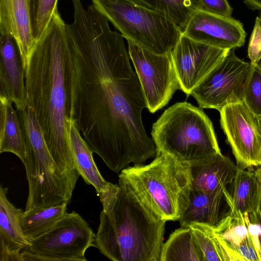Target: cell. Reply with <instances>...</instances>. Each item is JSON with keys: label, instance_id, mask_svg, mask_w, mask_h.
I'll return each mask as SVG.
<instances>
[{"label": "cell", "instance_id": "836d02e7", "mask_svg": "<svg viewBox=\"0 0 261 261\" xmlns=\"http://www.w3.org/2000/svg\"><path fill=\"white\" fill-rule=\"evenodd\" d=\"M254 172H255L257 177L261 183V166L256 167L254 170Z\"/></svg>", "mask_w": 261, "mask_h": 261}, {"label": "cell", "instance_id": "484cf974", "mask_svg": "<svg viewBox=\"0 0 261 261\" xmlns=\"http://www.w3.org/2000/svg\"><path fill=\"white\" fill-rule=\"evenodd\" d=\"M204 256V261H224V242L214 232L212 227L197 223L189 226Z\"/></svg>", "mask_w": 261, "mask_h": 261}, {"label": "cell", "instance_id": "4fadbf2b", "mask_svg": "<svg viewBox=\"0 0 261 261\" xmlns=\"http://www.w3.org/2000/svg\"><path fill=\"white\" fill-rule=\"evenodd\" d=\"M182 34L197 41L229 50L242 46L246 36L240 21L201 9L191 16Z\"/></svg>", "mask_w": 261, "mask_h": 261}, {"label": "cell", "instance_id": "d590c367", "mask_svg": "<svg viewBox=\"0 0 261 261\" xmlns=\"http://www.w3.org/2000/svg\"><path fill=\"white\" fill-rule=\"evenodd\" d=\"M259 211H260V214H261V202H260V206H259Z\"/></svg>", "mask_w": 261, "mask_h": 261}, {"label": "cell", "instance_id": "8992f818", "mask_svg": "<svg viewBox=\"0 0 261 261\" xmlns=\"http://www.w3.org/2000/svg\"><path fill=\"white\" fill-rule=\"evenodd\" d=\"M17 111L26 149L24 166L29 193L25 211L69 204L77 181L56 164L31 108L27 105Z\"/></svg>", "mask_w": 261, "mask_h": 261}, {"label": "cell", "instance_id": "7c38bea8", "mask_svg": "<svg viewBox=\"0 0 261 261\" xmlns=\"http://www.w3.org/2000/svg\"><path fill=\"white\" fill-rule=\"evenodd\" d=\"M229 50L197 41L181 34L171 53L180 90L191 95Z\"/></svg>", "mask_w": 261, "mask_h": 261}, {"label": "cell", "instance_id": "1f68e13d", "mask_svg": "<svg viewBox=\"0 0 261 261\" xmlns=\"http://www.w3.org/2000/svg\"><path fill=\"white\" fill-rule=\"evenodd\" d=\"M200 9L208 13L231 17L232 8L227 0H199Z\"/></svg>", "mask_w": 261, "mask_h": 261}, {"label": "cell", "instance_id": "83f0119b", "mask_svg": "<svg viewBox=\"0 0 261 261\" xmlns=\"http://www.w3.org/2000/svg\"><path fill=\"white\" fill-rule=\"evenodd\" d=\"M99 225L95 234L94 247L107 258L113 261H121L119 246L107 214L100 213Z\"/></svg>", "mask_w": 261, "mask_h": 261}, {"label": "cell", "instance_id": "7402d4cb", "mask_svg": "<svg viewBox=\"0 0 261 261\" xmlns=\"http://www.w3.org/2000/svg\"><path fill=\"white\" fill-rule=\"evenodd\" d=\"M160 261H204L191 228L182 227L176 229L163 244Z\"/></svg>", "mask_w": 261, "mask_h": 261}, {"label": "cell", "instance_id": "f1b7e54d", "mask_svg": "<svg viewBox=\"0 0 261 261\" xmlns=\"http://www.w3.org/2000/svg\"><path fill=\"white\" fill-rule=\"evenodd\" d=\"M243 102L256 118L261 117V63L259 62L251 63L244 89Z\"/></svg>", "mask_w": 261, "mask_h": 261}, {"label": "cell", "instance_id": "5bb4252c", "mask_svg": "<svg viewBox=\"0 0 261 261\" xmlns=\"http://www.w3.org/2000/svg\"><path fill=\"white\" fill-rule=\"evenodd\" d=\"M0 55V97L22 110L28 105L25 71L19 46L11 36L1 34Z\"/></svg>", "mask_w": 261, "mask_h": 261}, {"label": "cell", "instance_id": "e0dca14e", "mask_svg": "<svg viewBox=\"0 0 261 261\" xmlns=\"http://www.w3.org/2000/svg\"><path fill=\"white\" fill-rule=\"evenodd\" d=\"M238 167L229 157L216 154L192 167L193 189L207 193L228 192Z\"/></svg>", "mask_w": 261, "mask_h": 261}, {"label": "cell", "instance_id": "44dd1931", "mask_svg": "<svg viewBox=\"0 0 261 261\" xmlns=\"http://www.w3.org/2000/svg\"><path fill=\"white\" fill-rule=\"evenodd\" d=\"M232 205L242 214L259 208L261 183L254 170L238 168L232 184Z\"/></svg>", "mask_w": 261, "mask_h": 261}, {"label": "cell", "instance_id": "9c48e42d", "mask_svg": "<svg viewBox=\"0 0 261 261\" xmlns=\"http://www.w3.org/2000/svg\"><path fill=\"white\" fill-rule=\"evenodd\" d=\"M128 54L151 113L166 106L180 84L171 53H151L127 41Z\"/></svg>", "mask_w": 261, "mask_h": 261}, {"label": "cell", "instance_id": "2e32d148", "mask_svg": "<svg viewBox=\"0 0 261 261\" xmlns=\"http://www.w3.org/2000/svg\"><path fill=\"white\" fill-rule=\"evenodd\" d=\"M8 189L0 187V261H22L21 251L30 245L20 223L21 208L8 199Z\"/></svg>", "mask_w": 261, "mask_h": 261}, {"label": "cell", "instance_id": "6da1fadb", "mask_svg": "<svg viewBox=\"0 0 261 261\" xmlns=\"http://www.w3.org/2000/svg\"><path fill=\"white\" fill-rule=\"evenodd\" d=\"M66 24L72 62L73 116L92 151L115 173L155 156L145 130L144 95L121 33L93 5L74 6Z\"/></svg>", "mask_w": 261, "mask_h": 261}, {"label": "cell", "instance_id": "f546056e", "mask_svg": "<svg viewBox=\"0 0 261 261\" xmlns=\"http://www.w3.org/2000/svg\"><path fill=\"white\" fill-rule=\"evenodd\" d=\"M248 56L251 63L261 59V13L256 18L248 44Z\"/></svg>", "mask_w": 261, "mask_h": 261}, {"label": "cell", "instance_id": "277c9868", "mask_svg": "<svg viewBox=\"0 0 261 261\" xmlns=\"http://www.w3.org/2000/svg\"><path fill=\"white\" fill-rule=\"evenodd\" d=\"M157 153L191 167L221 153L211 120L201 108L186 101L170 107L153 124Z\"/></svg>", "mask_w": 261, "mask_h": 261}, {"label": "cell", "instance_id": "ac0fdd59", "mask_svg": "<svg viewBox=\"0 0 261 261\" xmlns=\"http://www.w3.org/2000/svg\"><path fill=\"white\" fill-rule=\"evenodd\" d=\"M230 208L224 193H207L192 188L189 205L178 221L182 227L197 223L215 227Z\"/></svg>", "mask_w": 261, "mask_h": 261}, {"label": "cell", "instance_id": "ba28073f", "mask_svg": "<svg viewBox=\"0 0 261 261\" xmlns=\"http://www.w3.org/2000/svg\"><path fill=\"white\" fill-rule=\"evenodd\" d=\"M95 234L74 211L67 213L51 229L30 241L21 252L22 261H86V250L94 247Z\"/></svg>", "mask_w": 261, "mask_h": 261}, {"label": "cell", "instance_id": "52a82bcc", "mask_svg": "<svg viewBox=\"0 0 261 261\" xmlns=\"http://www.w3.org/2000/svg\"><path fill=\"white\" fill-rule=\"evenodd\" d=\"M127 41L151 53H171L182 32L166 15L133 0H92Z\"/></svg>", "mask_w": 261, "mask_h": 261}, {"label": "cell", "instance_id": "4dcf8cb0", "mask_svg": "<svg viewBox=\"0 0 261 261\" xmlns=\"http://www.w3.org/2000/svg\"><path fill=\"white\" fill-rule=\"evenodd\" d=\"M120 191L119 185L107 183L97 193L102 205V211L108 212L112 210L117 201Z\"/></svg>", "mask_w": 261, "mask_h": 261}, {"label": "cell", "instance_id": "ffe728a7", "mask_svg": "<svg viewBox=\"0 0 261 261\" xmlns=\"http://www.w3.org/2000/svg\"><path fill=\"white\" fill-rule=\"evenodd\" d=\"M70 140L76 168L84 180L97 193L107 183L100 173L93 157V152L82 137L74 120L70 125Z\"/></svg>", "mask_w": 261, "mask_h": 261}, {"label": "cell", "instance_id": "5b68a950", "mask_svg": "<svg viewBox=\"0 0 261 261\" xmlns=\"http://www.w3.org/2000/svg\"><path fill=\"white\" fill-rule=\"evenodd\" d=\"M118 185L115 204L105 213L114 230L121 261H160L166 221L124 183L118 180Z\"/></svg>", "mask_w": 261, "mask_h": 261}, {"label": "cell", "instance_id": "603a6c76", "mask_svg": "<svg viewBox=\"0 0 261 261\" xmlns=\"http://www.w3.org/2000/svg\"><path fill=\"white\" fill-rule=\"evenodd\" d=\"M67 205L63 203L23 212L20 223L26 238L30 241L51 229L67 213Z\"/></svg>", "mask_w": 261, "mask_h": 261}, {"label": "cell", "instance_id": "7a4b0ae2", "mask_svg": "<svg viewBox=\"0 0 261 261\" xmlns=\"http://www.w3.org/2000/svg\"><path fill=\"white\" fill-rule=\"evenodd\" d=\"M27 104L41 127L49 151L64 173L77 180L70 125L73 116L72 62L66 23L59 12L35 43L25 69Z\"/></svg>", "mask_w": 261, "mask_h": 261}, {"label": "cell", "instance_id": "8fae6325", "mask_svg": "<svg viewBox=\"0 0 261 261\" xmlns=\"http://www.w3.org/2000/svg\"><path fill=\"white\" fill-rule=\"evenodd\" d=\"M220 123L238 168L261 166V133L257 118L243 101L228 104L220 111Z\"/></svg>", "mask_w": 261, "mask_h": 261}, {"label": "cell", "instance_id": "e575fe53", "mask_svg": "<svg viewBox=\"0 0 261 261\" xmlns=\"http://www.w3.org/2000/svg\"><path fill=\"white\" fill-rule=\"evenodd\" d=\"M257 122H258L259 130H260V132L261 133V117L257 118Z\"/></svg>", "mask_w": 261, "mask_h": 261}, {"label": "cell", "instance_id": "30bf717a", "mask_svg": "<svg viewBox=\"0 0 261 261\" xmlns=\"http://www.w3.org/2000/svg\"><path fill=\"white\" fill-rule=\"evenodd\" d=\"M251 63L230 50L193 90L191 95L200 108L220 111L224 106L243 101L244 89Z\"/></svg>", "mask_w": 261, "mask_h": 261}, {"label": "cell", "instance_id": "3957f363", "mask_svg": "<svg viewBox=\"0 0 261 261\" xmlns=\"http://www.w3.org/2000/svg\"><path fill=\"white\" fill-rule=\"evenodd\" d=\"M119 180L166 222L179 220L189 205L193 188L192 167L163 153H157L149 164L124 168Z\"/></svg>", "mask_w": 261, "mask_h": 261}, {"label": "cell", "instance_id": "9a60e30c", "mask_svg": "<svg viewBox=\"0 0 261 261\" xmlns=\"http://www.w3.org/2000/svg\"><path fill=\"white\" fill-rule=\"evenodd\" d=\"M0 34L9 35L15 39L25 69L35 44L29 0H0Z\"/></svg>", "mask_w": 261, "mask_h": 261}, {"label": "cell", "instance_id": "4316f807", "mask_svg": "<svg viewBox=\"0 0 261 261\" xmlns=\"http://www.w3.org/2000/svg\"><path fill=\"white\" fill-rule=\"evenodd\" d=\"M32 33L35 43L47 29L58 11V0H29Z\"/></svg>", "mask_w": 261, "mask_h": 261}, {"label": "cell", "instance_id": "d4e9b609", "mask_svg": "<svg viewBox=\"0 0 261 261\" xmlns=\"http://www.w3.org/2000/svg\"><path fill=\"white\" fill-rule=\"evenodd\" d=\"M229 213L215 227L214 232L234 250L248 233L244 215L229 203Z\"/></svg>", "mask_w": 261, "mask_h": 261}, {"label": "cell", "instance_id": "d6a6232c", "mask_svg": "<svg viewBox=\"0 0 261 261\" xmlns=\"http://www.w3.org/2000/svg\"><path fill=\"white\" fill-rule=\"evenodd\" d=\"M243 260L259 261L255 246L248 232L246 237L235 248Z\"/></svg>", "mask_w": 261, "mask_h": 261}, {"label": "cell", "instance_id": "d6986e66", "mask_svg": "<svg viewBox=\"0 0 261 261\" xmlns=\"http://www.w3.org/2000/svg\"><path fill=\"white\" fill-rule=\"evenodd\" d=\"M13 102L0 97V153L11 152L25 163L26 149L19 117Z\"/></svg>", "mask_w": 261, "mask_h": 261}, {"label": "cell", "instance_id": "cb8c5ba5", "mask_svg": "<svg viewBox=\"0 0 261 261\" xmlns=\"http://www.w3.org/2000/svg\"><path fill=\"white\" fill-rule=\"evenodd\" d=\"M170 19L181 31L191 16L200 9L199 0H133Z\"/></svg>", "mask_w": 261, "mask_h": 261}]
</instances>
